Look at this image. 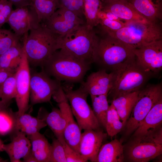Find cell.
I'll return each mask as SVG.
<instances>
[{
    "instance_id": "obj_45",
    "label": "cell",
    "mask_w": 162,
    "mask_h": 162,
    "mask_svg": "<svg viewBox=\"0 0 162 162\" xmlns=\"http://www.w3.org/2000/svg\"><path fill=\"white\" fill-rule=\"evenodd\" d=\"M3 144V141L0 139V151H2V146Z\"/></svg>"
},
{
    "instance_id": "obj_33",
    "label": "cell",
    "mask_w": 162,
    "mask_h": 162,
    "mask_svg": "<svg viewBox=\"0 0 162 162\" xmlns=\"http://www.w3.org/2000/svg\"><path fill=\"white\" fill-rule=\"evenodd\" d=\"M15 72L9 77L0 85V99L5 104H10L16 95Z\"/></svg>"
},
{
    "instance_id": "obj_12",
    "label": "cell",
    "mask_w": 162,
    "mask_h": 162,
    "mask_svg": "<svg viewBox=\"0 0 162 162\" xmlns=\"http://www.w3.org/2000/svg\"><path fill=\"white\" fill-rule=\"evenodd\" d=\"M23 49L21 62L15 72L16 93L15 99L18 108L17 112L19 116L27 111L30 101L31 71L24 47Z\"/></svg>"
},
{
    "instance_id": "obj_7",
    "label": "cell",
    "mask_w": 162,
    "mask_h": 162,
    "mask_svg": "<svg viewBox=\"0 0 162 162\" xmlns=\"http://www.w3.org/2000/svg\"><path fill=\"white\" fill-rule=\"evenodd\" d=\"M125 26L116 31L103 34L121 41L134 49L162 40V30L159 23L125 21Z\"/></svg>"
},
{
    "instance_id": "obj_5",
    "label": "cell",
    "mask_w": 162,
    "mask_h": 162,
    "mask_svg": "<svg viewBox=\"0 0 162 162\" xmlns=\"http://www.w3.org/2000/svg\"><path fill=\"white\" fill-rule=\"evenodd\" d=\"M128 139L123 145L124 161L147 162L162 154V125Z\"/></svg>"
},
{
    "instance_id": "obj_18",
    "label": "cell",
    "mask_w": 162,
    "mask_h": 162,
    "mask_svg": "<svg viewBox=\"0 0 162 162\" xmlns=\"http://www.w3.org/2000/svg\"><path fill=\"white\" fill-rule=\"evenodd\" d=\"M11 142L3 144L2 151L8 154L11 162H21L23 158L31 150V144L29 138L23 132L16 130L10 135Z\"/></svg>"
},
{
    "instance_id": "obj_21",
    "label": "cell",
    "mask_w": 162,
    "mask_h": 162,
    "mask_svg": "<svg viewBox=\"0 0 162 162\" xmlns=\"http://www.w3.org/2000/svg\"><path fill=\"white\" fill-rule=\"evenodd\" d=\"M137 12L149 22L159 23L162 20V0H131Z\"/></svg>"
},
{
    "instance_id": "obj_16",
    "label": "cell",
    "mask_w": 162,
    "mask_h": 162,
    "mask_svg": "<svg viewBox=\"0 0 162 162\" xmlns=\"http://www.w3.org/2000/svg\"><path fill=\"white\" fill-rule=\"evenodd\" d=\"M82 133L79 153L87 161L95 162L104 140L107 135L101 129H86Z\"/></svg>"
},
{
    "instance_id": "obj_11",
    "label": "cell",
    "mask_w": 162,
    "mask_h": 162,
    "mask_svg": "<svg viewBox=\"0 0 162 162\" xmlns=\"http://www.w3.org/2000/svg\"><path fill=\"white\" fill-rule=\"evenodd\" d=\"M134 52L137 64L151 76L162 69V40L135 49Z\"/></svg>"
},
{
    "instance_id": "obj_35",
    "label": "cell",
    "mask_w": 162,
    "mask_h": 162,
    "mask_svg": "<svg viewBox=\"0 0 162 162\" xmlns=\"http://www.w3.org/2000/svg\"><path fill=\"white\" fill-rule=\"evenodd\" d=\"M98 18L99 22L97 26H99L100 29L98 32L101 33L116 31L124 27L125 25V22L122 21L110 20L104 17H98Z\"/></svg>"
},
{
    "instance_id": "obj_25",
    "label": "cell",
    "mask_w": 162,
    "mask_h": 162,
    "mask_svg": "<svg viewBox=\"0 0 162 162\" xmlns=\"http://www.w3.org/2000/svg\"><path fill=\"white\" fill-rule=\"evenodd\" d=\"M46 126L43 120L26 112L18 116L16 130L23 132L28 136L39 132L41 129Z\"/></svg>"
},
{
    "instance_id": "obj_32",
    "label": "cell",
    "mask_w": 162,
    "mask_h": 162,
    "mask_svg": "<svg viewBox=\"0 0 162 162\" xmlns=\"http://www.w3.org/2000/svg\"><path fill=\"white\" fill-rule=\"evenodd\" d=\"M113 105L109 106L107 112L105 128L107 134L112 138L122 131L123 124Z\"/></svg>"
},
{
    "instance_id": "obj_23",
    "label": "cell",
    "mask_w": 162,
    "mask_h": 162,
    "mask_svg": "<svg viewBox=\"0 0 162 162\" xmlns=\"http://www.w3.org/2000/svg\"><path fill=\"white\" fill-rule=\"evenodd\" d=\"M162 98L153 106L139 126L130 136L143 134L162 125Z\"/></svg>"
},
{
    "instance_id": "obj_29",
    "label": "cell",
    "mask_w": 162,
    "mask_h": 162,
    "mask_svg": "<svg viewBox=\"0 0 162 162\" xmlns=\"http://www.w3.org/2000/svg\"><path fill=\"white\" fill-rule=\"evenodd\" d=\"M30 6L36 12L41 23H43L58 9L57 0H31Z\"/></svg>"
},
{
    "instance_id": "obj_42",
    "label": "cell",
    "mask_w": 162,
    "mask_h": 162,
    "mask_svg": "<svg viewBox=\"0 0 162 162\" xmlns=\"http://www.w3.org/2000/svg\"><path fill=\"white\" fill-rule=\"evenodd\" d=\"M23 159V161L25 162H38L31 150Z\"/></svg>"
},
{
    "instance_id": "obj_26",
    "label": "cell",
    "mask_w": 162,
    "mask_h": 162,
    "mask_svg": "<svg viewBox=\"0 0 162 162\" xmlns=\"http://www.w3.org/2000/svg\"><path fill=\"white\" fill-rule=\"evenodd\" d=\"M139 91L122 95L111 102L122 120L123 127L130 115Z\"/></svg>"
},
{
    "instance_id": "obj_8",
    "label": "cell",
    "mask_w": 162,
    "mask_h": 162,
    "mask_svg": "<svg viewBox=\"0 0 162 162\" xmlns=\"http://www.w3.org/2000/svg\"><path fill=\"white\" fill-rule=\"evenodd\" d=\"M161 98V83L148 85L139 90L130 115L121 131L120 142L123 143L128 139L153 106Z\"/></svg>"
},
{
    "instance_id": "obj_34",
    "label": "cell",
    "mask_w": 162,
    "mask_h": 162,
    "mask_svg": "<svg viewBox=\"0 0 162 162\" xmlns=\"http://www.w3.org/2000/svg\"><path fill=\"white\" fill-rule=\"evenodd\" d=\"M20 38L9 30L0 28V56L19 42Z\"/></svg>"
},
{
    "instance_id": "obj_13",
    "label": "cell",
    "mask_w": 162,
    "mask_h": 162,
    "mask_svg": "<svg viewBox=\"0 0 162 162\" xmlns=\"http://www.w3.org/2000/svg\"><path fill=\"white\" fill-rule=\"evenodd\" d=\"M57 103L66 122L64 137L66 143L74 151L79 153V147L82 133L77 123L75 121L70 106L64 92L54 98Z\"/></svg>"
},
{
    "instance_id": "obj_39",
    "label": "cell",
    "mask_w": 162,
    "mask_h": 162,
    "mask_svg": "<svg viewBox=\"0 0 162 162\" xmlns=\"http://www.w3.org/2000/svg\"><path fill=\"white\" fill-rule=\"evenodd\" d=\"M67 162H86L81 155L70 147L66 143L63 145Z\"/></svg>"
},
{
    "instance_id": "obj_44",
    "label": "cell",
    "mask_w": 162,
    "mask_h": 162,
    "mask_svg": "<svg viewBox=\"0 0 162 162\" xmlns=\"http://www.w3.org/2000/svg\"><path fill=\"white\" fill-rule=\"evenodd\" d=\"M102 2H108V1H116L118 0H101ZM127 1L129 2L131 0H124Z\"/></svg>"
},
{
    "instance_id": "obj_24",
    "label": "cell",
    "mask_w": 162,
    "mask_h": 162,
    "mask_svg": "<svg viewBox=\"0 0 162 162\" xmlns=\"http://www.w3.org/2000/svg\"><path fill=\"white\" fill-rule=\"evenodd\" d=\"M32 152L38 162H49L51 145L44 136L38 132L27 136Z\"/></svg>"
},
{
    "instance_id": "obj_36",
    "label": "cell",
    "mask_w": 162,
    "mask_h": 162,
    "mask_svg": "<svg viewBox=\"0 0 162 162\" xmlns=\"http://www.w3.org/2000/svg\"><path fill=\"white\" fill-rule=\"evenodd\" d=\"M58 9L63 8L72 11L83 19V0H57Z\"/></svg>"
},
{
    "instance_id": "obj_31",
    "label": "cell",
    "mask_w": 162,
    "mask_h": 162,
    "mask_svg": "<svg viewBox=\"0 0 162 162\" xmlns=\"http://www.w3.org/2000/svg\"><path fill=\"white\" fill-rule=\"evenodd\" d=\"M84 15L86 23L94 28L99 24L98 15L101 11L102 3L101 0H83Z\"/></svg>"
},
{
    "instance_id": "obj_14",
    "label": "cell",
    "mask_w": 162,
    "mask_h": 162,
    "mask_svg": "<svg viewBox=\"0 0 162 162\" xmlns=\"http://www.w3.org/2000/svg\"><path fill=\"white\" fill-rule=\"evenodd\" d=\"M86 22L73 12L63 8L57 9L43 23L62 37Z\"/></svg>"
},
{
    "instance_id": "obj_37",
    "label": "cell",
    "mask_w": 162,
    "mask_h": 162,
    "mask_svg": "<svg viewBox=\"0 0 162 162\" xmlns=\"http://www.w3.org/2000/svg\"><path fill=\"white\" fill-rule=\"evenodd\" d=\"M49 162H67L64 146L56 138L52 139Z\"/></svg>"
},
{
    "instance_id": "obj_30",
    "label": "cell",
    "mask_w": 162,
    "mask_h": 162,
    "mask_svg": "<svg viewBox=\"0 0 162 162\" xmlns=\"http://www.w3.org/2000/svg\"><path fill=\"white\" fill-rule=\"evenodd\" d=\"M107 95L106 94L98 96L90 95L93 112L101 127L105 129L109 106Z\"/></svg>"
},
{
    "instance_id": "obj_43",
    "label": "cell",
    "mask_w": 162,
    "mask_h": 162,
    "mask_svg": "<svg viewBox=\"0 0 162 162\" xmlns=\"http://www.w3.org/2000/svg\"><path fill=\"white\" fill-rule=\"evenodd\" d=\"M10 104L5 103L0 100V108L6 106H9Z\"/></svg>"
},
{
    "instance_id": "obj_28",
    "label": "cell",
    "mask_w": 162,
    "mask_h": 162,
    "mask_svg": "<svg viewBox=\"0 0 162 162\" xmlns=\"http://www.w3.org/2000/svg\"><path fill=\"white\" fill-rule=\"evenodd\" d=\"M18 115L6 106L0 108V135L10 134L16 130Z\"/></svg>"
},
{
    "instance_id": "obj_20",
    "label": "cell",
    "mask_w": 162,
    "mask_h": 162,
    "mask_svg": "<svg viewBox=\"0 0 162 162\" xmlns=\"http://www.w3.org/2000/svg\"><path fill=\"white\" fill-rule=\"evenodd\" d=\"M37 117L44 121L63 145L66 143L64 137L66 122L59 109L53 108L49 112L44 108H40Z\"/></svg>"
},
{
    "instance_id": "obj_38",
    "label": "cell",
    "mask_w": 162,
    "mask_h": 162,
    "mask_svg": "<svg viewBox=\"0 0 162 162\" xmlns=\"http://www.w3.org/2000/svg\"><path fill=\"white\" fill-rule=\"evenodd\" d=\"M13 4L7 0H0V28L5 23L13 10Z\"/></svg>"
},
{
    "instance_id": "obj_27",
    "label": "cell",
    "mask_w": 162,
    "mask_h": 162,
    "mask_svg": "<svg viewBox=\"0 0 162 162\" xmlns=\"http://www.w3.org/2000/svg\"><path fill=\"white\" fill-rule=\"evenodd\" d=\"M23 45L20 41L0 56V68L16 71L22 60Z\"/></svg>"
},
{
    "instance_id": "obj_6",
    "label": "cell",
    "mask_w": 162,
    "mask_h": 162,
    "mask_svg": "<svg viewBox=\"0 0 162 162\" xmlns=\"http://www.w3.org/2000/svg\"><path fill=\"white\" fill-rule=\"evenodd\" d=\"M111 72L112 85L107 95L110 102L122 95L140 90L151 76L137 64L136 59Z\"/></svg>"
},
{
    "instance_id": "obj_3",
    "label": "cell",
    "mask_w": 162,
    "mask_h": 162,
    "mask_svg": "<svg viewBox=\"0 0 162 162\" xmlns=\"http://www.w3.org/2000/svg\"><path fill=\"white\" fill-rule=\"evenodd\" d=\"M98 40L96 30L94 28L88 26L85 23L60 37L58 49L91 64L94 63Z\"/></svg>"
},
{
    "instance_id": "obj_17",
    "label": "cell",
    "mask_w": 162,
    "mask_h": 162,
    "mask_svg": "<svg viewBox=\"0 0 162 162\" xmlns=\"http://www.w3.org/2000/svg\"><path fill=\"white\" fill-rule=\"evenodd\" d=\"M81 83L85 91L90 95L108 94L112 87V73L108 74L105 70L101 69L91 74L86 81Z\"/></svg>"
},
{
    "instance_id": "obj_9",
    "label": "cell",
    "mask_w": 162,
    "mask_h": 162,
    "mask_svg": "<svg viewBox=\"0 0 162 162\" xmlns=\"http://www.w3.org/2000/svg\"><path fill=\"white\" fill-rule=\"evenodd\" d=\"M62 87L80 129L101 130L92 109L87 103L88 94L82 86L80 85L76 90H73L71 85L69 84H65Z\"/></svg>"
},
{
    "instance_id": "obj_2",
    "label": "cell",
    "mask_w": 162,
    "mask_h": 162,
    "mask_svg": "<svg viewBox=\"0 0 162 162\" xmlns=\"http://www.w3.org/2000/svg\"><path fill=\"white\" fill-rule=\"evenodd\" d=\"M90 65L59 49L53 53L41 68L49 76L61 82L81 83Z\"/></svg>"
},
{
    "instance_id": "obj_22",
    "label": "cell",
    "mask_w": 162,
    "mask_h": 162,
    "mask_svg": "<svg viewBox=\"0 0 162 162\" xmlns=\"http://www.w3.org/2000/svg\"><path fill=\"white\" fill-rule=\"evenodd\" d=\"M123 145L116 138L101 146L95 162H124Z\"/></svg>"
},
{
    "instance_id": "obj_41",
    "label": "cell",
    "mask_w": 162,
    "mask_h": 162,
    "mask_svg": "<svg viewBox=\"0 0 162 162\" xmlns=\"http://www.w3.org/2000/svg\"><path fill=\"white\" fill-rule=\"evenodd\" d=\"M11 2L16 8L29 6L31 0H7Z\"/></svg>"
},
{
    "instance_id": "obj_4",
    "label": "cell",
    "mask_w": 162,
    "mask_h": 162,
    "mask_svg": "<svg viewBox=\"0 0 162 162\" xmlns=\"http://www.w3.org/2000/svg\"><path fill=\"white\" fill-rule=\"evenodd\" d=\"M98 33L100 37L98 36L94 63L102 67V69L112 71L135 60L133 48L116 38Z\"/></svg>"
},
{
    "instance_id": "obj_15",
    "label": "cell",
    "mask_w": 162,
    "mask_h": 162,
    "mask_svg": "<svg viewBox=\"0 0 162 162\" xmlns=\"http://www.w3.org/2000/svg\"><path fill=\"white\" fill-rule=\"evenodd\" d=\"M7 23L20 37L41 23L36 12L30 5L13 10Z\"/></svg>"
},
{
    "instance_id": "obj_40",
    "label": "cell",
    "mask_w": 162,
    "mask_h": 162,
    "mask_svg": "<svg viewBox=\"0 0 162 162\" xmlns=\"http://www.w3.org/2000/svg\"><path fill=\"white\" fill-rule=\"evenodd\" d=\"M16 71L0 68V85Z\"/></svg>"
},
{
    "instance_id": "obj_10",
    "label": "cell",
    "mask_w": 162,
    "mask_h": 162,
    "mask_svg": "<svg viewBox=\"0 0 162 162\" xmlns=\"http://www.w3.org/2000/svg\"><path fill=\"white\" fill-rule=\"evenodd\" d=\"M62 85L61 81L52 79L43 70L31 73L30 101L32 105L49 102Z\"/></svg>"
},
{
    "instance_id": "obj_19",
    "label": "cell",
    "mask_w": 162,
    "mask_h": 162,
    "mask_svg": "<svg viewBox=\"0 0 162 162\" xmlns=\"http://www.w3.org/2000/svg\"><path fill=\"white\" fill-rule=\"evenodd\" d=\"M102 3L101 10L110 12L125 21L149 22L140 14L127 1L121 0Z\"/></svg>"
},
{
    "instance_id": "obj_1",
    "label": "cell",
    "mask_w": 162,
    "mask_h": 162,
    "mask_svg": "<svg viewBox=\"0 0 162 162\" xmlns=\"http://www.w3.org/2000/svg\"><path fill=\"white\" fill-rule=\"evenodd\" d=\"M60 36L41 23L23 35V46L29 65L41 68L58 49Z\"/></svg>"
}]
</instances>
